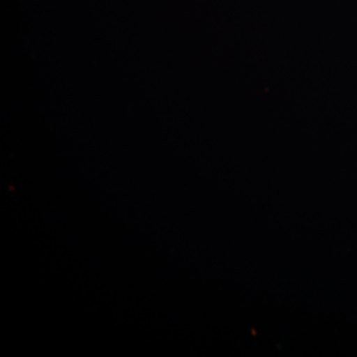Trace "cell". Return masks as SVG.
Instances as JSON below:
<instances>
[]
</instances>
